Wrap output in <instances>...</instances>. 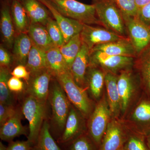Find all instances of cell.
Here are the masks:
<instances>
[{
    "label": "cell",
    "instance_id": "obj_24",
    "mask_svg": "<svg viewBox=\"0 0 150 150\" xmlns=\"http://www.w3.org/2000/svg\"><path fill=\"white\" fill-rule=\"evenodd\" d=\"M33 43L27 33L18 34L13 44V57L18 65H26Z\"/></svg>",
    "mask_w": 150,
    "mask_h": 150
},
{
    "label": "cell",
    "instance_id": "obj_41",
    "mask_svg": "<svg viewBox=\"0 0 150 150\" xmlns=\"http://www.w3.org/2000/svg\"><path fill=\"white\" fill-rule=\"evenodd\" d=\"M11 57L6 49L1 45L0 47V66L1 67L9 68L10 65Z\"/></svg>",
    "mask_w": 150,
    "mask_h": 150
},
{
    "label": "cell",
    "instance_id": "obj_4",
    "mask_svg": "<svg viewBox=\"0 0 150 150\" xmlns=\"http://www.w3.org/2000/svg\"><path fill=\"white\" fill-rule=\"evenodd\" d=\"M55 79L62 86L70 102L84 117L90 116L92 112V103L87 93V88H83L75 82L70 71Z\"/></svg>",
    "mask_w": 150,
    "mask_h": 150
},
{
    "label": "cell",
    "instance_id": "obj_17",
    "mask_svg": "<svg viewBox=\"0 0 150 150\" xmlns=\"http://www.w3.org/2000/svg\"><path fill=\"white\" fill-rule=\"evenodd\" d=\"M22 114L21 109L18 108L15 114L1 126V140L9 143L17 137L27 135V131L22 124Z\"/></svg>",
    "mask_w": 150,
    "mask_h": 150
},
{
    "label": "cell",
    "instance_id": "obj_9",
    "mask_svg": "<svg viewBox=\"0 0 150 150\" xmlns=\"http://www.w3.org/2000/svg\"><path fill=\"white\" fill-rule=\"evenodd\" d=\"M123 19L128 37L138 55L150 44V27L140 21L137 17Z\"/></svg>",
    "mask_w": 150,
    "mask_h": 150
},
{
    "label": "cell",
    "instance_id": "obj_15",
    "mask_svg": "<svg viewBox=\"0 0 150 150\" xmlns=\"http://www.w3.org/2000/svg\"><path fill=\"white\" fill-rule=\"evenodd\" d=\"M98 51L108 55L136 58L135 50L129 37L95 46L90 51Z\"/></svg>",
    "mask_w": 150,
    "mask_h": 150
},
{
    "label": "cell",
    "instance_id": "obj_19",
    "mask_svg": "<svg viewBox=\"0 0 150 150\" xmlns=\"http://www.w3.org/2000/svg\"><path fill=\"white\" fill-rule=\"evenodd\" d=\"M27 34L33 45L45 52L56 46L53 43L45 25L40 23H30Z\"/></svg>",
    "mask_w": 150,
    "mask_h": 150
},
{
    "label": "cell",
    "instance_id": "obj_18",
    "mask_svg": "<svg viewBox=\"0 0 150 150\" xmlns=\"http://www.w3.org/2000/svg\"><path fill=\"white\" fill-rule=\"evenodd\" d=\"M105 73V84L107 91L108 102L112 117L116 118L121 111V101L117 86L118 75L106 72Z\"/></svg>",
    "mask_w": 150,
    "mask_h": 150
},
{
    "label": "cell",
    "instance_id": "obj_11",
    "mask_svg": "<svg viewBox=\"0 0 150 150\" xmlns=\"http://www.w3.org/2000/svg\"><path fill=\"white\" fill-rule=\"evenodd\" d=\"M38 1L42 3L52 14L54 19L59 25L63 33L65 43H67L72 38L81 32L83 24L63 16L54 7L49 0Z\"/></svg>",
    "mask_w": 150,
    "mask_h": 150
},
{
    "label": "cell",
    "instance_id": "obj_23",
    "mask_svg": "<svg viewBox=\"0 0 150 150\" xmlns=\"http://www.w3.org/2000/svg\"><path fill=\"white\" fill-rule=\"evenodd\" d=\"M46 52L47 69L52 76L56 78L70 71L67 68L59 47L54 46Z\"/></svg>",
    "mask_w": 150,
    "mask_h": 150
},
{
    "label": "cell",
    "instance_id": "obj_44",
    "mask_svg": "<svg viewBox=\"0 0 150 150\" xmlns=\"http://www.w3.org/2000/svg\"><path fill=\"white\" fill-rule=\"evenodd\" d=\"M7 147H6L1 142H0V150H7Z\"/></svg>",
    "mask_w": 150,
    "mask_h": 150
},
{
    "label": "cell",
    "instance_id": "obj_8",
    "mask_svg": "<svg viewBox=\"0 0 150 150\" xmlns=\"http://www.w3.org/2000/svg\"><path fill=\"white\" fill-rule=\"evenodd\" d=\"M80 36L82 43L87 46L90 51L97 45L128 38L118 35L103 26L85 24Z\"/></svg>",
    "mask_w": 150,
    "mask_h": 150
},
{
    "label": "cell",
    "instance_id": "obj_22",
    "mask_svg": "<svg viewBox=\"0 0 150 150\" xmlns=\"http://www.w3.org/2000/svg\"><path fill=\"white\" fill-rule=\"evenodd\" d=\"M1 30L3 40L9 48L13 46L15 38L14 25L11 14V8L4 4L1 12Z\"/></svg>",
    "mask_w": 150,
    "mask_h": 150
},
{
    "label": "cell",
    "instance_id": "obj_39",
    "mask_svg": "<svg viewBox=\"0 0 150 150\" xmlns=\"http://www.w3.org/2000/svg\"><path fill=\"white\" fill-rule=\"evenodd\" d=\"M8 85L11 92H21L24 88V83L21 79L13 76L9 79Z\"/></svg>",
    "mask_w": 150,
    "mask_h": 150
},
{
    "label": "cell",
    "instance_id": "obj_14",
    "mask_svg": "<svg viewBox=\"0 0 150 150\" xmlns=\"http://www.w3.org/2000/svg\"><path fill=\"white\" fill-rule=\"evenodd\" d=\"M117 86L121 101V111L124 113L129 107L136 87L131 69L122 71L118 75Z\"/></svg>",
    "mask_w": 150,
    "mask_h": 150
},
{
    "label": "cell",
    "instance_id": "obj_16",
    "mask_svg": "<svg viewBox=\"0 0 150 150\" xmlns=\"http://www.w3.org/2000/svg\"><path fill=\"white\" fill-rule=\"evenodd\" d=\"M89 53L90 50L87 46L83 43L80 51L73 62L70 71L75 82L81 87L87 89L86 74L89 67Z\"/></svg>",
    "mask_w": 150,
    "mask_h": 150
},
{
    "label": "cell",
    "instance_id": "obj_40",
    "mask_svg": "<svg viewBox=\"0 0 150 150\" xmlns=\"http://www.w3.org/2000/svg\"><path fill=\"white\" fill-rule=\"evenodd\" d=\"M137 17L140 21L150 27V3L138 11Z\"/></svg>",
    "mask_w": 150,
    "mask_h": 150
},
{
    "label": "cell",
    "instance_id": "obj_34",
    "mask_svg": "<svg viewBox=\"0 0 150 150\" xmlns=\"http://www.w3.org/2000/svg\"><path fill=\"white\" fill-rule=\"evenodd\" d=\"M121 11L123 18L137 17L138 9L135 0H112Z\"/></svg>",
    "mask_w": 150,
    "mask_h": 150
},
{
    "label": "cell",
    "instance_id": "obj_31",
    "mask_svg": "<svg viewBox=\"0 0 150 150\" xmlns=\"http://www.w3.org/2000/svg\"><path fill=\"white\" fill-rule=\"evenodd\" d=\"M10 74L9 68L0 67V103L15 106L14 97L8 85Z\"/></svg>",
    "mask_w": 150,
    "mask_h": 150
},
{
    "label": "cell",
    "instance_id": "obj_29",
    "mask_svg": "<svg viewBox=\"0 0 150 150\" xmlns=\"http://www.w3.org/2000/svg\"><path fill=\"white\" fill-rule=\"evenodd\" d=\"M82 44L79 33L72 38L67 43L59 47L67 68L70 71L74 60L80 51Z\"/></svg>",
    "mask_w": 150,
    "mask_h": 150
},
{
    "label": "cell",
    "instance_id": "obj_28",
    "mask_svg": "<svg viewBox=\"0 0 150 150\" xmlns=\"http://www.w3.org/2000/svg\"><path fill=\"white\" fill-rule=\"evenodd\" d=\"M132 117L142 126L141 134H150V98L142 100L133 112Z\"/></svg>",
    "mask_w": 150,
    "mask_h": 150
},
{
    "label": "cell",
    "instance_id": "obj_6",
    "mask_svg": "<svg viewBox=\"0 0 150 150\" xmlns=\"http://www.w3.org/2000/svg\"><path fill=\"white\" fill-rule=\"evenodd\" d=\"M135 58L108 55L98 51H90L89 67L100 68L104 72L118 75L134 67Z\"/></svg>",
    "mask_w": 150,
    "mask_h": 150
},
{
    "label": "cell",
    "instance_id": "obj_10",
    "mask_svg": "<svg viewBox=\"0 0 150 150\" xmlns=\"http://www.w3.org/2000/svg\"><path fill=\"white\" fill-rule=\"evenodd\" d=\"M127 138L122 124L113 118L108 126L98 150H124Z\"/></svg>",
    "mask_w": 150,
    "mask_h": 150
},
{
    "label": "cell",
    "instance_id": "obj_25",
    "mask_svg": "<svg viewBox=\"0 0 150 150\" xmlns=\"http://www.w3.org/2000/svg\"><path fill=\"white\" fill-rule=\"evenodd\" d=\"M11 14L18 34L27 33L30 24L24 6L19 0H13L11 6Z\"/></svg>",
    "mask_w": 150,
    "mask_h": 150
},
{
    "label": "cell",
    "instance_id": "obj_12",
    "mask_svg": "<svg viewBox=\"0 0 150 150\" xmlns=\"http://www.w3.org/2000/svg\"><path fill=\"white\" fill-rule=\"evenodd\" d=\"M52 77L48 69L30 76L25 93L40 102L46 103L49 96V84Z\"/></svg>",
    "mask_w": 150,
    "mask_h": 150
},
{
    "label": "cell",
    "instance_id": "obj_35",
    "mask_svg": "<svg viewBox=\"0 0 150 150\" xmlns=\"http://www.w3.org/2000/svg\"><path fill=\"white\" fill-rule=\"evenodd\" d=\"M145 138L146 137L142 134L128 136L124 145V150H149Z\"/></svg>",
    "mask_w": 150,
    "mask_h": 150
},
{
    "label": "cell",
    "instance_id": "obj_27",
    "mask_svg": "<svg viewBox=\"0 0 150 150\" xmlns=\"http://www.w3.org/2000/svg\"><path fill=\"white\" fill-rule=\"evenodd\" d=\"M25 66L30 73V76L48 69L46 52L33 45Z\"/></svg>",
    "mask_w": 150,
    "mask_h": 150
},
{
    "label": "cell",
    "instance_id": "obj_21",
    "mask_svg": "<svg viewBox=\"0 0 150 150\" xmlns=\"http://www.w3.org/2000/svg\"><path fill=\"white\" fill-rule=\"evenodd\" d=\"M134 67L139 71L142 85L150 96V44L137 55Z\"/></svg>",
    "mask_w": 150,
    "mask_h": 150
},
{
    "label": "cell",
    "instance_id": "obj_37",
    "mask_svg": "<svg viewBox=\"0 0 150 150\" xmlns=\"http://www.w3.org/2000/svg\"><path fill=\"white\" fill-rule=\"evenodd\" d=\"M13 76L16 77L19 79H23L26 81V84L29 81L30 74L25 66L18 65L11 72Z\"/></svg>",
    "mask_w": 150,
    "mask_h": 150
},
{
    "label": "cell",
    "instance_id": "obj_30",
    "mask_svg": "<svg viewBox=\"0 0 150 150\" xmlns=\"http://www.w3.org/2000/svg\"><path fill=\"white\" fill-rule=\"evenodd\" d=\"M31 150H62L52 137L50 125L45 120L36 143Z\"/></svg>",
    "mask_w": 150,
    "mask_h": 150
},
{
    "label": "cell",
    "instance_id": "obj_3",
    "mask_svg": "<svg viewBox=\"0 0 150 150\" xmlns=\"http://www.w3.org/2000/svg\"><path fill=\"white\" fill-rule=\"evenodd\" d=\"M46 103L38 100L31 96L26 94L23 101L21 110L23 114L29 123V134L28 140L33 145L35 144L43 122L46 110Z\"/></svg>",
    "mask_w": 150,
    "mask_h": 150
},
{
    "label": "cell",
    "instance_id": "obj_20",
    "mask_svg": "<svg viewBox=\"0 0 150 150\" xmlns=\"http://www.w3.org/2000/svg\"><path fill=\"white\" fill-rule=\"evenodd\" d=\"M24 6L30 23L46 25L50 18L47 8L38 0H19Z\"/></svg>",
    "mask_w": 150,
    "mask_h": 150
},
{
    "label": "cell",
    "instance_id": "obj_5",
    "mask_svg": "<svg viewBox=\"0 0 150 150\" xmlns=\"http://www.w3.org/2000/svg\"><path fill=\"white\" fill-rule=\"evenodd\" d=\"M88 122L89 136L94 144L99 147L112 117L107 98L103 96L90 115Z\"/></svg>",
    "mask_w": 150,
    "mask_h": 150
},
{
    "label": "cell",
    "instance_id": "obj_36",
    "mask_svg": "<svg viewBox=\"0 0 150 150\" xmlns=\"http://www.w3.org/2000/svg\"><path fill=\"white\" fill-rule=\"evenodd\" d=\"M18 108L15 106L0 103V125H2L16 112Z\"/></svg>",
    "mask_w": 150,
    "mask_h": 150
},
{
    "label": "cell",
    "instance_id": "obj_45",
    "mask_svg": "<svg viewBox=\"0 0 150 150\" xmlns=\"http://www.w3.org/2000/svg\"></svg>",
    "mask_w": 150,
    "mask_h": 150
},
{
    "label": "cell",
    "instance_id": "obj_43",
    "mask_svg": "<svg viewBox=\"0 0 150 150\" xmlns=\"http://www.w3.org/2000/svg\"><path fill=\"white\" fill-rule=\"evenodd\" d=\"M146 139L148 148L150 150V134L146 137Z\"/></svg>",
    "mask_w": 150,
    "mask_h": 150
},
{
    "label": "cell",
    "instance_id": "obj_33",
    "mask_svg": "<svg viewBox=\"0 0 150 150\" xmlns=\"http://www.w3.org/2000/svg\"><path fill=\"white\" fill-rule=\"evenodd\" d=\"M45 26L51 40L55 46L60 47L65 44L64 38L63 33L55 20L50 17Z\"/></svg>",
    "mask_w": 150,
    "mask_h": 150
},
{
    "label": "cell",
    "instance_id": "obj_13",
    "mask_svg": "<svg viewBox=\"0 0 150 150\" xmlns=\"http://www.w3.org/2000/svg\"><path fill=\"white\" fill-rule=\"evenodd\" d=\"M82 116L83 115L77 108L71 106L64 129L57 140L58 144H65L84 134Z\"/></svg>",
    "mask_w": 150,
    "mask_h": 150
},
{
    "label": "cell",
    "instance_id": "obj_42",
    "mask_svg": "<svg viewBox=\"0 0 150 150\" xmlns=\"http://www.w3.org/2000/svg\"><path fill=\"white\" fill-rule=\"evenodd\" d=\"M135 2L139 11L144 6L150 3V0H135Z\"/></svg>",
    "mask_w": 150,
    "mask_h": 150
},
{
    "label": "cell",
    "instance_id": "obj_38",
    "mask_svg": "<svg viewBox=\"0 0 150 150\" xmlns=\"http://www.w3.org/2000/svg\"><path fill=\"white\" fill-rule=\"evenodd\" d=\"M33 146L28 140L26 141H13L9 143L7 150H31Z\"/></svg>",
    "mask_w": 150,
    "mask_h": 150
},
{
    "label": "cell",
    "instance_id": "obj_7",
    "mask_svg": "<svg viewBox=\"0 0 150 150\" xmlns=\"http://www.w3.org/2000/svg\"><path fill=\"white\" fill-rule=\"evenodd\" d=\"M48 97L52 108L53 121L59 132L63 133L71 105L56 79L50 88Z\"/></svg>",
    "mask_w": 150,
    "mask_h": 150
},
{
    "label": "cell",
    "instance_id": "obj_32",
    "mask_svg": "<svg viewBox=\"0 0 150 150\" xmlns=\"http://www.w3.org/2000/svg\"><path fill=\"white\" fill-rule=\"evenodd\" d=\"M64 145L67 146L65 150H95V145L90 137L83 134Z\"/></svg>",
    "mask_w": 150,
    "mask_h": 150
},
{
    "label": "cell",
    "instance_id": "obj_26",
    "mask_svg": "<svg viewBox=\"0 0 150 150\" xmlns=\"http://www.w3.org/2000/svg\"><path fill=\"white\" fill-rule=\"evenodd\" d=\"M105 73L98 67H88L86 74L87 86L93 96L98 99L100 96L105 84Z\"/></svg>",
    "mask_w": 150,
    "mask_h": 150
},
{
    "label": "cell",
    "instance_id": "obj_1",
    "mask_svg": "<svg viewBox=\"0 0 150 150\" xmlns=\"http://www.w3.org/2000/svg\"><path fill=\"white\" fill-rule=\"evenodd\" d=\"M56 9L63 16L83 24L102 26L98 18L93 5L76 0H49Z\"/></svg>",
    "mask_w": 150,
    "mask_h": 150
},
{
    "label": "cell",
    "instance_id": "obj_2",
    "mask_svg": "<svg viewBox=\"0 0 150 150\" xmlns=\"http://www.w3.org/2000/svg\"><path fill=\"white\" fill-rule=\"evenodd\" d=\"M103 27L121 36L128 37L121 11L112 0H92Z\"/></svg>",
    "mask_w": 150,
    "mask_h": 150
}]
</instances>
